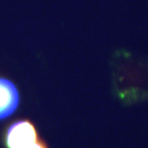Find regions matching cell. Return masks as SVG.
<instances>
[{"instance_id":"obj_1","label":"cell","mask_w":148,"mask_h":148,"mask_svg":"<svg viewBox=\"0 0 148 148\" xmlns=\"http://www.w3.org/2000/svg\"><path fill=\"white\" fill-rule=\"evenodd\" d=\"M39 140L36 128L29 120H19L8 128L5 143L8 148H27Z\"/></svg>"},{"instance_id":"obj_2","label":"cell","mask_w":148,"mask_h":148,"mask_svg":"<svg viewBox=\"0 0 148 148\" xmlns=\"http://www.w3.org/2000/svg\"><path fill=\"white\" fill-rule=\"evenodd\" d=\"M20 101L17 89L9 80L0 77V120L16 110Z\"/></svg>"},{"instance_id":"obj_3","label":"cell","mask_w":148,"mask_h":148,"mask_svg":"<svg viewBox=\"0 0 148 148\" xmlns=\"http://www.w3.org/2000/svg\"><path fill=\"white\" fill-rule=\"evenodd\" d=\"M27 148H48V147L45 142H43V141L39 139L36 143H34L32 145H30Z\"/></svg>"}]
</instances>
